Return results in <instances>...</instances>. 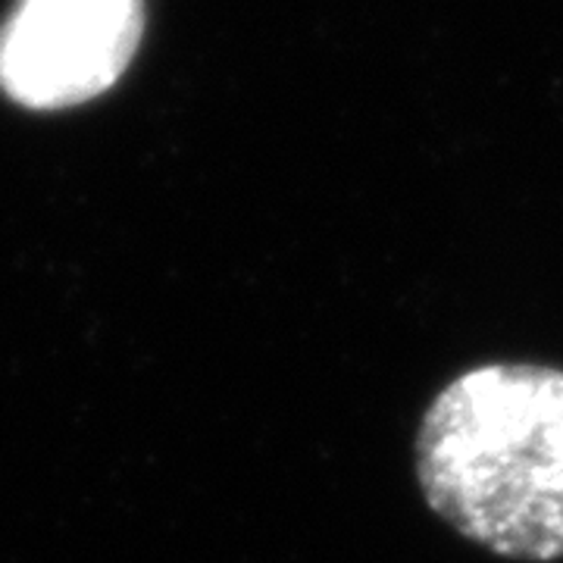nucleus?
<instances>
[{
  "instance_id": "nucleus-1",
  "label": "nucleus",
  "mask_w": 563,
  "mask_h": 563,
  "mask_svg": "<svg viewBox=\"0 0 563 563\" xmlns=\"http://www.w3.org/2000/svg\"><path fill=\"white\" fill-rule=\"evenodd\" d=\"M422 498L510 561H563V369L485 363L448 383L417 435Z\"/></svg>"
},
{
  "instance_id": "nucleus-2",
  "label": "nucleus",
  "mask_w": 563,
  "mask_h": 563,
  "mask_svg": "<svg viewBox=\"0 0 563 563\" xmlns=\"http://www.w3.org/2000/svg\"><path fill=\"white\" fill-rule=\"evenodd\" d=\"M141 0H20L0 29V88L60 110L103 95L141 41Z\"/></svg>"
}]
</instances>
